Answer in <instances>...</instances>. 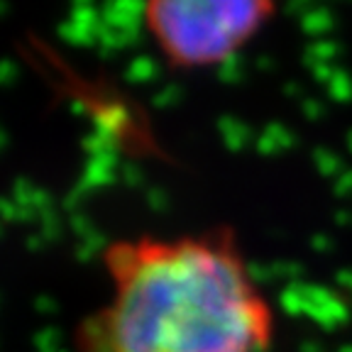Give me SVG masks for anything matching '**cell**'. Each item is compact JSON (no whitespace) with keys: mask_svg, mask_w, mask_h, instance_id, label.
I'll return each mask as SVG.
<instances>
[{"mask_svg":"<svg viewBox=\"0 0 352 352\" xmlns=\"http://www.w3.org/2000/svg\"><path fill=\"white\" fill-rule=\"evenodd\" d=\"M267 0H152L144 22L162 54L179 69L223 64L274 17Z\"/></svg>","mask_w":352,"mask_h":352,"instance_id":"2","label":"cell"},{"mask_svg":"<svg viewBox=\"0 0 352 352\" xmlns=\"http://www.w3.org/2000/svg\"><path fill=\"white\" fill-rule=\"evenodd\" d=\"M113 296L83 325L86 352H267L274 314L228 228L110 245Z\"/></svg>","mask_w":352,"mask_h":352,"instance_id":"1","label":"cell"}]
</instances>
